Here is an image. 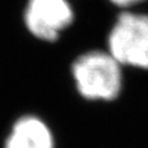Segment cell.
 Listing matches in <instances>:
<instances>
[{"label":"cell","instance_id":"cell-5","mask_svg":"<svg viewBox=\"0 0 148 148\" xmlns=\"http://www.w3.org/2000/svg\"><path fill=\"white\" fill-rule=\"evenodd\" d=\"M110 3H112L114 5H116L119 8H122V9H128V8H132L140 4L145 0H109Z\"/></svg>","mask_w":148,"mask_h":148},{"label":"cell","instance_id":"cell-2","mask_svg":"<svg viewBox=\"0 0 148 148\" xmlns=\"http://www.w3.org/2000/svg\"><path fill=\"white\" fill-rule=\"evenodd\" d=\"M108 47L121 66L148 69V14L122 11L111 27Z\"/></svg>","mask_w":148,"mask_h":148},{"label":"cell","instance_id":"cell-1","mask_svg":"<svg viewBox=\"0 0 148 148\" xmlns=\"http://www.w3.org/2000/svg\"><path fill=\"white\" fill-rule=\"evenodd\" d=\"M72 72L78 91L86 99L112 100L121 90V64L109 52L91 51L79 56Z\"/></svg>","mask_w":148,"mask_h":148},{"label":"cell","instance_id":"cell-3","mask_svg":"<svg viewBox=\"0 0 148 148\" xmlns=\"http://www.w3.org/2000/svg\"><path fill=\"white\" fill-rule=\"evenodd\" d=\"M24 20L35 37L56 41L63 30L72 25L74 11L68 0H29Z\"/></svg>","mask_w":148,"mask_h":148},{"label":"cell","instance_id":"cell-4","mask_svg":"<svg viewBox=\"0 0 148 148\" xmlns=\"http://www.w3.org/2000/svg\"><path fill=\"white\" fill-rule=\"evenodd\" d=\"M5 148H53V137L40 119L25 116L14 125Z\"/></svg>","mask_w":148,"mask_h":148}]
</instances>
